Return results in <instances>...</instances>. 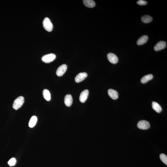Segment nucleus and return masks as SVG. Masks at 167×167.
<instances>
[{
  "label": "nucleus",
  "instance_id": "17",
  "mask_svg": "<svg viewBox=\"0 0 167 167\" xmlns=\"http://www.w3.org/2000/svg\"><path fill=\"white\" fill-rule=\"evenodd\" d=\"M43 95L44 98L47 101H50L51 99V95L49 90L47 89H44L43 90Z\"/></svg>",
  "mask_w": 167,
  "mask_h": 167
},
{
  "label": "nucleus",
  "instance_id": "19",
  "mask_svg": "<svg viewBox=\"0 0 167 167\" xmlns=\"http://www.w3.org/2000/svg\"><path fill=\"white\" fill-rule=\"evenodd\" d=\"M160 159L163 163L167 165V157L164 154L162 153L161 154L160 156Z\"/></svg>",
  "mask_w": 167,
  "mask_h": 167
},
{
  "label": "nucleus",
  "instance_id": "12",
  "mask_svg": "<svg viewBox=\"0 0 167 167\" xmlns=\"http://www.w3.org/2000/svg\"><path fill=\"white\" fill-rule=\"evenodd\" d=\"M148 39V37L147 35H143L140 37L137 42L138 45H142L146 43Z\"/></svg>",
  "mask_w": 167,
  "mask_h": 167
},
{
  "label": "nucleus",
  "instance_id": "9",
  "mask_svg": "<svg viewBox=\"0 0 167 167\" xmlns=\"http://www.w3.org/2000/svg\"><path fill=\"white\" fill-rule=\"evenodd\" d=\"M88 74L84 72L79 74L76 76L75 81L77 83L82 82L87 77Z\"/></svg>",
  "mask_w": 167,
  "mask_h": 167
},
{
  "label": "nucleus",
  "instance_id": "16",
  "mask_svg": "<svg viewBox=\"0 0 167 167\" xmlns=\"http://www.w3.org/2000/svg\"><path fill=\"white\" fill-rule=\"evenodd\" d=\"M153 76L151 74L145 75L141 79V82L142 83H146L149 81L152 80L153 78Z\"/></svg>",
  "mask_w": 167,
  "mask_h": 167
},
{
  "label": "nucleus",
  "instance_id": "4",
  "mask_svg": "<svg viewBox=\"0 0 167 167\" xmlns=\"http://www.w3.org/2000/svg\"><path fill=\"white\" fill-rule=\"evenodd\" d=\"M138 128L142 129H148L150 127V124L148 121L145 120L141 121L137 124Z\"/></svg>",
  "mask_w": 167,
  "mask_h": 167
},
{
  "label": "nucleus",
  "instance_id": "7",
  "mask_svg": "<svg viewBox=\"0 0 167 167\" xmlns=\"http://www.w3.org/2000/svg\"><path fill=\"white\" fill-rule=\"evenodd\" d=\"M166 46V42L164 41H160L155 45L154 49L155 51H158L164 49Z\"/></svg>",
  "mask_w": 167,
  "mask_h": 167
},
{
  "label": "nucleus",
  "instance_id": "10",
  "mask_svg": "<svg viewBox=\"0 0 167 167\" xmlns=\"http://www.w3.org/2000/svg\"><path fill=\"white\" fill-rule=\"evenodd\" d=\"M109 95L111 98L114 100L117 99L119 96L118 92L112 89H109L108 91Z\"/></svg>",
  "mask_w": 167,
  "mask_h": 167
},
{
  "label": "nucleus",
  "instance_id": "5",
  "mask_svg": "<svg viewBox=\"0 0 167 167\" xmlns=\"http://www.w3.org/2000/svg\"><path fill=\"white\" fill-rule=\"evenodd\" d=\"M67 66L65 64H63L58 68L56 71V74L59 77H61L67 71Z\"/></svg>",
  "mask_w": 167,
  "mask_h": 167
},
{
  "label": "nucleus",
  "instance_id": "11",
  "mask_svg": "<svg viewBox=\"0 0 167 167\" xmlns=\"http://www.w3.org/2000/svg\"><path fill=\"white\" fill-rule=\"evenodd\" d=\"M64 102L66 106L69 107L72 105L73 99L72 95H67L65 97Z\"/></svg>",
  "mask_w": 167,
  "mask_h": 167
},
{
  "label": "nucleus",
  "instance_id": "15",
  "mask_svg": "<svg viewBox=\"0 0 167 167\" xmlns=\"http://www.w3.org/2000/svg\"><path fill=\"white\" fill-rule=\"evenodd\" d=\"M37 118L36 116H33L30 118L29 123V127L32 128L36 124L37 121Z\"/></svg>",
  "mask_w": 167,
  "mask_h": 167
},
{
  "label": "nucleus",
  "instance_id": "18",
  "mask_svg": "<svg viewBox=\"0 0 167 167\" xmlns=\"http://www.w3.org/2000/svg\"><path fill=\"white\" fill-rule=\"evenodd\" d=\"M141 20L144 23H149L153 20V18L150 16L146 15L144 16L141 18Z\"/></svg>",
  "mask_w": 167,
  "mask_h": 167
},
{
  "label": "nucleus",
  "instance_id": "2",
  "mask_svg": "<svg viewBox=\"0 0 167 167\" xmlns=\"http://www.w3.org/2000/svg\"><path fill=\"white\" fill-rule=\"evenodd\" d=\"M43 27L48 32H51L53 29V25L50 19L48 17L45 18L43 22Z\"/></svg>",
  "mask_w": 167,
  "mask_h": 167
},
{
  "label": "nucleus",
  "instance_id": "1",
  "mask_svg": "<svg viewBox=\"0 0 167 167\" xmlns=\"http://www.w3.org/2000/svg\"><path fill=\"white\" fill-rule=\"evenodd\" d=\"M24 103V98L23 97L21 96L18 97L14 102L13 108L16 110L22 107Z\"/></svg>",
  "mask_w": 167,
  "mask_h": 167
},
{
  "label": "nucleus",
  "instance_id": "3",
  "mask_svg": "<svg viewBox=\"0 0 167 167\" xmlns=\"http://www.w3.org/2000/svg\"><path fill=\"white\" fill-rule=\"evenodd\" d=\"M56 56L53 54L47 55L44 56L42 58V60L46 63H51L56 59Z\"/></svg>",
  "mask_w": 167,
  "mask_h": 167
},
{
  "label": "nucleus",
  "instance_id": "8",
  "mask_svg": "<svg viewBox=\"0 0 167 167\" xmlns=\"http://www.w3.org/2000/svg\"><path fill=\"white\" fill-rule=\"evenodd\" d=\"M89 94V90H84L81 93L79 99L82 103H84L88 98Z\"/></svg>",
  "mask_w": 167,
  "mask_h": 167
},
{
  "label": "nucleus",
  "instance_id": "14",
  "mask_svg": "<svg viewBox=\"0 0 167 167\" xmlns=\"http://www.w3.org/2000/svg\"><path fill=\"white\" fill-rule=\"evenodd\" d=\"M83 2L85 6L89 8H92L95 7V3L92 0H84Z\"/></svg>",
  "mask_w": 167,
  "mask_h": 167
},
{
  "label": "nucleus",
  "instance_id": "20",
  "mask_svg": "<svg viewBox=\"0 0 167 167\" xmlns=\"http://www.w3.org/2000/svg\"><path fill=\"white\" fill-rule=\"evenodd\" d=\"M16 163V160L15 158H11L8 162V164L10 166H12L15 165Z\"/></svg>",
  "mask_w": 167,
  "mask_h": 167
},
{
  "label": "nucleus",
  "instance_id": "6",
  "mask_svg": "<svg viewBox=\"0 0 167 167\" xmlns=\"http://www.w3.org/2000/svg\"><path fill=\"white\" fill-rule=\"evenodd\" d=\"M108 61L113 64H116L118 61V58L116 55L113 53H108L107 56Z\"/></svg>",
  "mask_w": 167,
  "mask_h": 167
},
{
  "label": "nucleus",
  "instance_id": "21",
  "mask_svg": "<svg viewBox=\"0 0 167 167\" xmlns=\"http://www.w3.org/2000/svg\"><path fill=\"white\" fill-rule=\"evenodd\" d=\"M137 4L140 5H145L147 4V2L143 0H139L137 2Z\"/></svg>",
  "mask_w": 167,
  "mask_h": 167
},
{
  "label": "nucleus",
  "instance_id": "13",
  "mask_svg": "<svg viewBox=\"0 0 167 167\" xmlns=\"http://www.w3.org/2000/svg\"><path fill=\"white\" fill-rule=\"evenodd\" d=\"M152 107L153 109L157 113H160L162 111L161 107L156 102H152Z\"/></svg>",
  "mask_w": 167,
  "mask_h": 167
}]
</instances>
